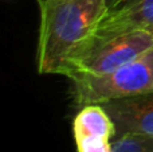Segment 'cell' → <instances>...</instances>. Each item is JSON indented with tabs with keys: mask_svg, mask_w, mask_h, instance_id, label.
<instances>
[{
	"mask_svg": "<svg viewBox=\"0 0 153 152\" xmlns=\"http://www.w3.org/2000/svg\"><path fill=\"white\" fill-rule=\"evenodd\" d=\"M108 5V0H40L38 72L66 77L70 62L94 35Z\"/></svg>",
	"mask_w": 153,
	"mask_h": 152,
	"instance_id": "6da1fadb",
	"label": "cell"
},
{
	"mask_svg": "<svg viewBox=\"0 0 153 152\" xmlns=\"http://www.w3.org/2000/svg\"><path fill=\"white\" fill-rule=\"evenodd\" d=\"M153 50V32L146 30L91 38L70 62L66 77H98L109 74Z\"/></svg>",
	"mask_w": 153,
	"mask_h": 152,
	"instance_id": "7a4b0ae2",
	"label": "cell"
},
{
	"mask_svg": "<svg viewBox=\"0 0 153 152\" xmlns=\"http://www.w3.org/2000/svg\"><path fill=\"white\" fill-rule=\"evenodd\" d=\"M71 81L74 100L81 107L153 93V50L109 74Z\"/></svg>",
	"mask_w": 153,
	"mask_h": 152,
	"instance_id": "3957f363",
	"label": "cell"
},
{
	"mask_svg": "<svg viewBox=\"0 0 153 152\" xmlns=\"http://www.w3.org/2000/svg\"><path fill=\"white\" fill-rule=\"evenodd\" d=\"M108 11L91 38H106L134 30L153 32V0H108Z\"/></svg>",
	"mask_w": 153,
	"mask_h": 152,
	"instance_id": "277c9868",
	"label": "cell"
},
{
	"mask_svg": "<svg viewBox=\"0 0 153 152\" xmlns=\"http://www.w3.org/2000/svg\"><path fill=\"white\" fill-rule=\"evenodd\" d=\"M114 124L100 104L85 105L73 121V133L78 152H113Z\"/></svg>",
	"mask_w": 153,
	"mask_h": 152,
	"instance_id": "5b68a950",
	"label": "cell"
},
{
	"mask_svg": "<svg viewBox=\"0 0 153 152\" xmlns=\"http://www.w3.org/2000/svg\"><path fill=\"white\" fill-rule=\"evenodd\" d=\"M114 124V137L126 133H143L153 136V93L138 94L103 102Z\"/></svg>",
	"mask_w": 153,
	"mask_h": 152,
	"instance_id": "8992f818",
	"label": "cell"
},
{
	"mask_svg": "<svg viewBox=\"0 0 153 152\" xmlns=\"http://www.w3.org/2000/svg\"><path fill=\"white\" fill-rule=\"evenodd\" d=\"M113 152H153V136L143 133H126L111 142Z\"/></svg>",
	"mask_w": 153,
	"mask_h": 152,
	"instance_id": "52a82bcc",
	"label": "cell"
}]
</instances>
